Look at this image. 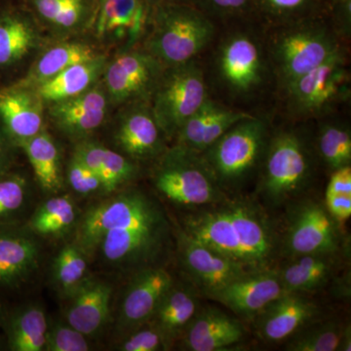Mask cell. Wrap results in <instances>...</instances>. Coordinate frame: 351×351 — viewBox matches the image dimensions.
<instances>
[{
  "label": "cell",
  "mask_w": 351,
  "mask_h": 351,
  "mask_svg": "<svg viewBox=\"0 0 351 351\" xmlns=\"http://www.w3.org/2000/svg\"><path fill=\"white\" fill-rule=\"evenodd\" d=\"M261 191L274 205L292 199L306 188L313 163L306 143L292 131L276 134L267 143Z\"/></svg>",
  "instance_id": "cell-9"
},
{
  "label": "cell",
  "mask_w": 351,
  "mask_h": 351,
  "mask_svg": "<svg viewBox=\"0 0 351 351\" xmlns=\"http://www.w3.org/2000/svg\"><path fill=\"white\" fill-rule=\"evenodd\" d=\"M48 324L45 311L29 304L15 311L7 323L6 339L12 351H44Z\"/></svg>",
  "instance_id": "cell-33"
},
{
  "label": "cell",
  "mask_w": 351,
  "mask_h": 351,
  "mask_svg": "<svg viewBox=\"0 0 351 351\" xmlns=\"http://www.w3.org/2000/svg\"><path fill=\"white\" fill-rule=\"evenodd\" d=\"M73 154L100 178L106 193L117 191L138 174L136 161L90 138L78 142Z\"/></svg>",
  "instance_id": "cell-28"
},
{
  "label": "cell",
  "mask_w": 351,
  "mask_h": 351,
  "mask_svg": "<svg viewBox=\"0 0 351 351\" xmlns=\"http://www.w3.org/2000/svg\"><path fill=\"white\" fill-rule=\"evenodd\" d=\"M39 247L31 235L0 228V285L18 287L36 271Z\"/></svg>",
  "instance_id": "cell-27"
},
{
  "label": "cell",
  "mask_w": 351,
  "mask_h": 351,
  "mask_svg": "<svg viewBox=\"0 0 351 351\" xmlns=\"http://www.w3.org/2000/svg\"><path fill=\"white\" fill-rule=\"evenodd\" d=\"M332 3L334 32L343 38H350L351 34V0H337Z\"/></svg>",
  "instance_id": "cell-44"
},
{
  "label": "cell",
  "mask_w": 351,
  "mask_h": 351,
  "mask_svg": "<svg viewBox=\"0 0 351 351\" xmlns=\"http://www.w3.org/2000/svg\"><path fill=\"white\" fill-rule=\"evenodd\" d=\"M108 54L84 36L53 38L34 58L15 84L34 88L73 64ZM110 55V54H108Z\"/></svg>",
  "instance_id": "cell-21"
},
{
  "label": "cell",
  "mask_w": 351,
  "mask_h": 351,
  "mask_svg": "<svg viewBox=\"0 0 351 351\" xmlns=\"http://www.w3.org/2000/svg\"><path fill=\"white\" fill-rule=\"evenodd\" d=\"M214 34L213 23L197 7L163 2L156 4L151 29L141 47L169 68L193 61Z\"/></svg>",
  "instance_id": "cell-3"
},
{
  "label": "cell",
  "mask_w": 351,
  "mask_h": 351,
  "mask_svg": "<svg viewBox=\"0 0 351 351\" xmlns=\"http://www.w3.org/2000/svg\"><path fill=\"white\" fill-rule=\"evenodd\" d=\"M205 14L232 16L247 12L253 6V0H193Z\"/></svg>",
  "instance_id": "cell-43"
},
{
  "label": "cell",
  "mask_w": 351,
  "mask_h": 351,
  "mask_svg": "<svg viewBox=\"0 0 351 351\" xmlns=\"http://www.w3.org/2000/svg\"><path fill=\"white\" fill-rule=\"evenodd\" d=\"M251 117L209 99L178 131L176 145L201 154L232 126Z\"/></svg>",
  "instance_id": "cell-25"
},
{
  "label": "cell",
  "mask_w": 351,
  "mask_h": 351,
  "mask_svg": "<svg viewBox=\"0 0 351 351\" xmlns=\"http://www.w3.org/2000/svg\"><path fill=\"white\" fill-rule=\"evenodd\" d=\"M334 29L319 21L289 23L276 34L270 55L284 86L341 52Z\"/></svg>",
  "instance_id": "cell-5"
},
{
  "label": "cell",
  "mask_w": 351,
  "mask_h": 351,
  "mask_svg": "<svg viewBox=\"0 0 351 351\" xmlns=\"http://www.w3.org/2000/svg\"><path fill=\"white\" fill-rule=\"evenodd\" d=\"M286 294L276 269L249 272L219 291L212 300L245 319H254L269 304Z\"/></svg>",
  "instance_id": "cell-19"
},
{
  "label": "cell",
  "mask_w": 351,
  "mask_h": 351,
  "mask_svg": "<svg viewBox=\"0 0 351 351\" xmlns=\"http://www.w3.org/2000/svg\"><path fill=\"white\" fill-rule=\"evenodd\" d=\"M101 80L84 93L46 106L51 123L71 140H86L105 124L110 108Z\"/></svg>",
  "instance_id": "cell-15"
},
{
  "label": "cell",
  "mask_w": 351,
  "mask_h": 351,
  "mask_svg": "<svg viewBox=\"0 0 351 351\" xmlns=\"http://www.w3.org/2000/svg\"><path fill=\"white\" fill-rule=\"evenodd\" d=\"M245 329L237 318L217 307H200L182 332V350L189 351L226 350L240 343Z\"/></svg>",
  "instance_id": "cell-24"
},
{
  "label": "cell",
  "mask_w": 351,
  "mask_h": 351,
  "mask_svg": "<svg viewBox=\"0 0 351 351\" xmlns=\"http://www.w3.org/2000/svg\"><path fill=\"white\" fill-rule=\"evenodd\" d=\"M0 1H4V0H0Z\"/></svg>",
  "instance_id": "cell-52"
},
{
  "label": "cell",
  "mask_w": 351,
  "mask_h": 351,
  "mask_svg": "<svg viewBox=\"0 0 351 351\" xmlns=\"http://www.w3.org/2000/svg\"><path fill=\"white\" fill-rule=\"evenodd\" d=\"M289 338L286 350L335 351L338 350L343 327L338 321L309 323Z\"/></svg>",
  "instance_id": "cell-36"
},
{
  "label": "cell",
  "mask_w": 351,
  "mask_h": 351,
  "mask_svg": "<svg viewBox=\"0 0 351 351\" xmlns=\"http://www.w3.org/2000/svg\"><path fill=\"white\" fill-rule=\"evenodd\" d=\"M88 337L71 326L68 322L53 323L48 327L45 351H87L90 350Z\"/></svg>",
  "instance_id": "cell-40"
},
{
  "label": "cell",
  "mask_w": 351,
  "mask_h": 351,
  "mask_svg": "<svg viewBox=\"0 0 351 351\" xmlns=\"http://www.w3.org/2000/svg\"><path fill=\"white\" fill-rule=\"evenodd\" d=\"M267 143V125L252 115L232 126L201 156L221 189H237L258 167Z\"/></svg>",
  "instance_id": "cell-6"
},
{
  "label": "cell",
  "mask_w": 351,
  "mask_h": 351,
  "mask_svg": "<svg viewBox=\"0 0 351 351\" xmlns=\"http://www.w3.org/2000/svg\"><path fill=\"white\" fill-rule=\"evenodd\" d=\"M165 66L143 47L108 58L101 82L112 107L149 103Z\"/></svg>",
  "instance_id": "cell-11"
},
{
  "label": "cell",
  "mask_w": 351,
  "mask_h": 351,
  "mask_svg": "<svg viewBox=\"0 0 351 351\" xmlns=\"http://www.w3.org/2000/svg\"><path fill=\"white\" fill-rule=\"evenodd\" d=\"M338 350H351V332L350 326L343 328V335H341V341H339Z\"/></svg>",
  "instance_id": "cell-48"
},
{
  "label": "cell",
  "mask_w": 351,
  "mask_h": 351,
  "mask_svg": "<svg viewBox=\"0 0 351 351\" xmlns=\"http://www.w3.org/2000/svg\"><path fill=\"white\" fill-rule=\"evenodd\" d=\"M0 316H1V309H0Z\"/></svg>",
  "instance_id": "cell-51"
},
{
  "label": "cell",
  "mask_w": 351,
  "mask_h": 351,
  "mask_svg": "<svg viewBox=\"0 0 351 351\" xmlns=\"http://www.w3.org/2000/svg\"><path fill=\"white\" fill-rule=\"evenodd\" d=\"M339 254H313L290 258L281 269H276L285 292L304 294L324 287L336 274Z\"/></svg>",
  "instance_id": "cell-29"
},
{
  "label": "cell",
  "mask_w": 351,
  "mask_h": 351,
  "mask_svg": "<svg viewBox=\"0 0 351 351\" xmlns=\"http://www.w3.org/2000/svg\"><path fill=\"white\" fill-rule=\"evenodd\" d=\"M110 56L104 54L73 64L34 89L46 106L78 96L100 82Z\"/></svg>",
  "instance_id": "cell-30"
},
{
  "label": "cell",
  "mask_w": 351,
  "mask_h": 351,
  "mask_svg": "<svg viewBox=\"0 0 351 351\" xmlns=\"http://www.w3.org/2000/svg\"><path fill=\"white\" fill-rule=\"evenodd\" d=\"M18 149L17 145L0 126V176L14 168Z\"/></svg>",
  "instance_id": "cell-47"
},
{
  "label": "cell",
  "mask_w": 351,
  "mask_h": 351,
  "mask_svg": "<svg viewBox=\"0 0 351 351\" xmlns=\"http://www.w3.org/2000/svg\"><path fill=\"white\" fill-rule=\"evenodd\" d=\"M29 159L39 186L47 193H57L63 186L62 156L54 138L43 130L19 145Z\"/></svg>",
  "instance_id": "cell-32"
},
{
  "label": "cell",
  "mask_w": 351,
  "mask_h": 351,
  "mask_svg": "<svg viewBox=\"0 0 351 351\" xmlns=\"http://www.w3.org/2000/svg\"><path fill=\"white\" fill-rule=\"evenodd\" d=\"M175 282L170 272L160 265L136 271L120 306L117 318L119 331L126 335L149 322L161 300Z\"/></svg>",
  "instance_id": "cell-16"
},
{
  "label": "cell",
  "mask_w": 351,
  "mask_h": 351,
  "mask_svg": "<svg viewBox=\"0 0 351 351\" xmlns=\"http://www.w3.org/2000/svg\"><path fill=\"white\" fill-rule=\"evenodd\" d=\"M66 179L73 191L80 195L105 191L100 178L75 154H73L68 164Z\"/></svg>",
  "instance_id": "cell-42"
},
{
  "label": "cell",
  "mask_w": 351,
  "mask_h": 351,
  "mask_svg": "<svg viewBox=\"0 0 351 351\" xmlns=\"http://www.w3.org/2000/svg\"><path fill=\"white\" fill-rule=\"evenodd\" d=\"M317 149L321 158L331 171L350 165V127L339 123H326L321 126L318 132Z\"/></svg>",
  "instance_id": "cell-37"
},
{
  "label": "cell",
  "mask_w": 351,
  "mask_h": 351,
  "mask_svg": "<svg viewBox=\"0 0 351 351\" xmlns=\"http://www.w3.org/2000/svg\"><path fill=\"white\" fill-rule=\"evenodd\" d=\"M341 234L338 223L325 205L307 201L292 213L280 252L289 258L313 254L338 253Z\"/></svg>",
  "instance_id": "cell-14"
},
{
  "label": "cell",
  "mask_w": 351,
  "mask_h": 351,
  "mask_svg": "<svg viewBox=\"0 0 351 351\" xmlns=\"http://www.w3.org/2000/svg\"><path fill=\"white\" fill-rule=\"evenodd\" d=\"M209 99L202 69L193 60L164 69L149 105L164 135L171 140Z\"/></svg>",
  "instance_id": "cell-7"
},
{
  "label": "cell",
  "mask_w": 351,
  "mask_h": 351,
  "mask_svg": "<svg viewBox=\"0 0 351 351\" xmlns=\"http://www.w3.org/2000/svg\"><path fill=\"white\" fill-rule=\"evenodd\" d=\"M76 217L77 209L71 196H55L36 210L29 228L39 235H57L71 228Z\"/></svg>",
  "instance_id": "cell-35"
},
{
  "label": "cell",
  "mask_w": 351,
  "mask_h": 351,
  "mask_svg": "<svg viewBox=\"0 0 351 351\" xmlns=\"http://www.w3.org/2000/svg\"><path fill=\"white\" fill-rule=\"evenodd\" d=\"M180 228L243 267L247 272L276 269L280 252L267 214L249 200L225 199L189 210Z\"/></svg>",
  "instance_id": "cell-2"
},
{
  "label": "cell",
  "mask_w": 351,
  "mask_h": 351,
  "mask_svg": "<svg viewBox=\"0 0 351 351\" xmlns=\"http://www.w3.org/2000/svg\"><path fill=\"white\" fill-rule=\"evenodd\" d=\"M289 108L299 117L326 114L350 96V73L343 51L285 86Z\"/></svg>",
  "instance_id": "cell-12"
},
{
  "label": "cell",
  "mask_w": 351,
  "mask_h": 351,
  "mask_svg": "<svg viewBox=\"0 0 351 351\" xmlns=\"http://www.w3.org/2000/svg\"><path fill=\"white\" fill-rule=\"evenodd\" d=\"M88 276V255L76 242L66 244L53 263V279L66 298L73 294Z\"/></svg>",
  "instance_id": "cell-34"
},
{
  "label": "cell",
  "mask_w": 351,
  "mask_h": 351,
  "mask_svg": "<svg viewBox=\"0 0 351 351\" xmlns=\"http://www.w3.org/2000/svg\"><path fill=\"white\" fill-rule=\"evenodd\" d=\"M29 191L27 178L20 171L12 168L0 176V228L20 213Z\"/></svg>",
  "instance_id": "cell-38"
},
{
  "label": "cell",
  "mask_w": 351,
  "mask_h": 351,
  "mask_svg": "<svg viewBox=\"0 0 351 351\" xmlns=\"http://www.w3.org/2000/svg\"><path fill=\"white\" fill-rule=\"evenodd\" d=\"M154 3H163V2H184L182 0H151Z\"/></svg>",
  "instance_id": "cell-49"
},
{
  "label": "cell",
  "mask_w": 351,
  "mask_h": 351,
  "mask_svg": "<svg viewBox=\"0 0 351 351\" xmlns=\"http://www.w3.org/2000/svg\"><path fill=\"white\" fill-rule=\"evenodd\" d=\"M52 39L22 0L0 1V86L20 78Z\"/></svg>",
  "instance_id": "cell-8"
},
{
  "label": "cell",
  "mask_w": 351,
  "mask_h": 351,
  "mask_svg": "<svg viewBox=\"0 0 351 351\" xmlns=\"http://www.w3.org/2000/svg\"><path fill=\"white\" fill-rule=\"evenodd\" d=\"M0 346H1V345H0Z\"/></svg>",
  "instance_id": "cell-53"
},
{
  "label": "cell",
  "mask_w": 351,
  "mask_h": 351,
  "mask_svg": "<svg viewBox=\"0 0 351 351\" xmlns=\"http://www.w3.org/2000/svg\"><path fill=\"white\" fill-rule=\"evenodd\" d=\"M165 335L152 323H147L125 335L117 350L121 351H162L172 346Z\"/></svg>",
  "instance_id": "cell-41"
},
{
  "label": "cell",
  "mask_w": 351,
  "mask_h": 351,
  "mask_svg": "<svg viewBox=\"0 0 351 351\" xmlns=\"http://www.w3.org/2000/svg\"><path fill=\"white\" fill-rule=\"evenodd\" d=\"M114 142L132 160L156 159L167 149V140L152 113L149 103H134L120 108Z\"/></svg>",
  "instance_id": "cell-17"
},
{
  "label": "cell",
  "mask_w": 351,
  "mask_h": 351,
  "mask_svg": "<svg viewBox=\"0 0 351 351\" xmlns=\"http://www.w3.org/2000/svg\"><path fill=\"white\" fill-rule=\"evenodd\" d=\"M152 184L166 199L189 210L226 197L202 156L179 145L157 157Z\"/></svg>",
  "instance_id": "cell-4"
},
{
  "label": "cell",
  "mask_w": 351,
  "mask_h": 351,
  "mask_svg": "<svg viewBox=\"0 0 351 351\" xmlns=\"http://www.w3.org/2000/svg\"><path fill=\"white\" fill-rule=\"evenodd\" d=\"M176 240L180 265L189 283L209 299L235 279L249 274L230 258L186 234L180 228Z\"/></svg>",
  "instance_id": "cell-13"
},
{
  "label": "cell",
  "mask_w": 351,
  "mask_h": 351,
  "mask_svg": "<svg viewBox=\"0 0 351 351\" xmlns=\"http://www.w3.org/2000/svg\"><path fill=\"white\" fill-rule=\"evenodd\" d=\"M46 105L34 88L0 86V126L19 145L45 130Z\"/></svg>",
  "instance_id": "cell-18"
},
{
  "label": "cell",
  "mask_w": 351,
  "mask_h": 351,
  "mask_svg": "<svg viewBox=\"0 0 351 351\" xmlns=\"http://www.w3.org/2000/svg\"><path fill=\"white\" fill-rule=\"evenodd\" d=\"M318 306L299 293H286L254 318L258 338L267 343H280L313 322Z\"/></svg>",
  "instance_id": "cell-22"
},
{
  "label": "cell",
  "mask_w": 351,
  "mask_h": 351,
  "mask_svg": "<svg viewBox=\"0 0 351 351\" xmlns=\"http://www.w3.org/2000/svg\"><path fill=\"white\" fill-rule=\"evenodd\" d=\"M154 7L151 0H98L84 38L110 55L140 47L151 29Z\"/></svg>",
  "instance_id": "cell-10"
},
{
  "label": "cell",
  "mask_w": 351,
  "mask_h": 351,
  "mask_svg": "<svg viewBox=\"0 0 351 351\" xmlns=\"http://www.w3.org/2000/svg\"><path fill=\"white\" fill-rule=\"evenodd\" d=\"M199 295L191 283L175 282L161 300L149 323L158 328L173 343L181 338L200 308Z\"/></svg>",
  "instance_id": "cell-31"
},
{
  "label": "cell",
  "mask_w": 351,
  "mask_h": 351,
  "mask_svg": "<svg viewBox=\"0 0 351 351\" xmlns=\"http://www.w3.org/2000/svg\"><path fill=\"white\" fill-rule=\"evenodd\" d=\"M218 68L221 80L232 91H253L262 82L263 73L257 40L245 32L228 36L219 48Z\"/></svg>",
  "instance_id": "cell-20"
},
{
  "label": "cell",
  "mask_w": 351,
  "mask_h": 351,
  "mask_svg": "<svg viewBox=\"0 0 351 351\" xmlns=\"http://www.w3.org/2000/svg\"><path fill=\"white\" fill-rule=\"evenodd\" d=\"M317 1H329V2H334V1H337V0H317Z\"/></svg>",
  "instance_id": "cell-50"
},
{
  "label": "cell",
  "mask_w": 351,
  "mask_h": 351,
  "mask_svg": "<svg viewBox=\"0 0 351 351\" xmlns=\"http://www.w3.org/2000/svg\"><path fill=\"white\" fill-rule=\"evenodd\" d=\"M317 0H253V6L270 19L292 23L304 19Z\"/></svg>",
  "instance_id": "cell-39"
},
{
  "label": "cell",
  "mask_w": 351,
  "mask_h": 351,
  "mask_svg": "<svg viewBox=\"0 0 351 351\" xmlns=\"http://www.w3.org/2000/svg\"><path fill=\"white\" fill-rule=\"evenodd\" d=\"M326 195H351L350 165L332 171L331 178L328 182Z\"/></svg>",
  "instance_id": "cell-46"
},
{
  "label": "cell",
  "mask_w": 351,
  "mask_h": 351,
  "mask_svg": "<svg viewBox=\"0 0 351 351\" xmlns=\"http://www.w3.org/2000/svg\"><path fill=\"white\" fill-rule=\"evenodd\" d=\"M44 31L53 38L84 36L98 0H22Z\"/></svg>",
  "instance_id": "cell-23"
},
{
  "label": "cell",
  "mask_w": 351,
  "mask_h": 351,
  "mask_svg": "<svg viewBox=\"0 0 351 351\" xmlns=\"http://www.w3.org/2000/svg\"><path fill=\"white\" fill-rule=\"evenodd\" d=\"M171 230L160 205L132 189L88 210L75 242L87 255L99 251L112 267L136 272L159 265L169 250Z\"/></svg>",
  "instance_id": "cell-1"
},
{
  "label": "cell",
  "mask_w": 351,
  "mask_h": 351,
  "mask_svg": "<svg viewBox=\"0 0 351 351\" xmlns=\"http://www.w3.org/2000/svg\"><path fill=\"white\" fill-rule=\"evenodd\" d=\"M112 297L110 284L89 277L69 295L66 322L88 338L96 336L107 326Z\"/></svg>",
  "instance_id": "cell-26"
},
{
  "label": "cell",
  "mask_w": 351,
  "mask_h": 351,
  "mask_svg": "<svg viewBox=\"0 0 351 351\" xmlns=\"http://www.w3.org/2000/svg\"><path fill=\"white\" fill-rule=\"evenodd\" d=\"M325 207L337 223H343L351 216V195H326Z\"/></svg>",
  "instance_id": "cell-45"
}]
</instances>
